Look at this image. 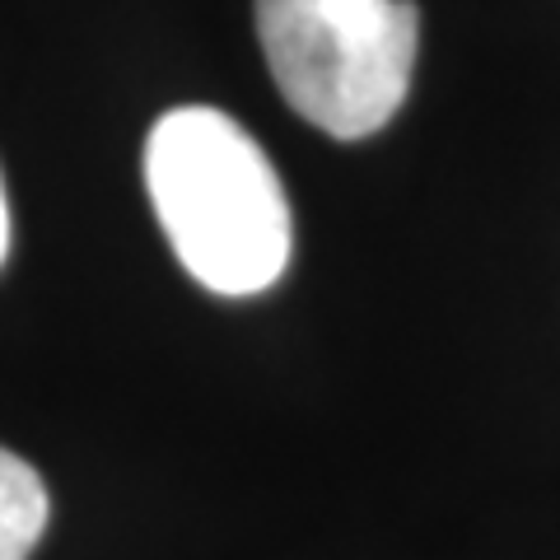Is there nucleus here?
Returning <instances> with one entry per match:
<instances>
[{
	"instance_id": "obj_3",
	"label": "nucleus",
	"mask_w": 560,
	"mask_h": 560,
	"mask_svg": "<svg viewBox=\"0 0 560 560\" xmlns=\"http://www.w3.org/2000/svg\"><path fill=\"white\" fill-rule=\"evenodd\" d=\"M51 500L20 453L0 448V560H28L47 528Z\"/></svg>"
},
{
	"instance_id": "obj_1",
	"label": "nucleus",
	"mask_w": 560,
	"mask_h": 560,
	"mask_svg": "<svg viewBox=\"0 0 560 560\" xmlns=\"http://www.w3.org/2000/svg\"><path fill=\"white\" fill-rule=\"evenodd\" d=\"M145 187L206 290L261 294L290 267V201L267 150L220 108H173L145 140Z\"/></svg>"
},
{
	"instance_id": "obj_4",
	"label": "nucleus",
	"mask_w": 560,
	"mask_h": 560,
	"mask_svg": "<svg viewBox=\"0 0 560 560\" xmlns=\"http://www.w3.org/2000/svg\"><path fill=\"white\" fill-rule=\"evenodd\" d=\"M10 248V210H5V187H0V261H5Z\"/></svg>"
},
{
	"instance_id": "obj_2",
	"label": "nucleus",
	"mask_w": 560,
	"mask_h": 560,
	"mask_svg": "<svg viewBox=\"0 0 560 560\" xmlns=\"http://www.w3.org/2000/svg\"><path fill=\"white\" fill-rule=\"evenodd\" d=\"M280 98L337 140L383 131L411 90V0H253Z\"/></svg>"
}]
</instances>
